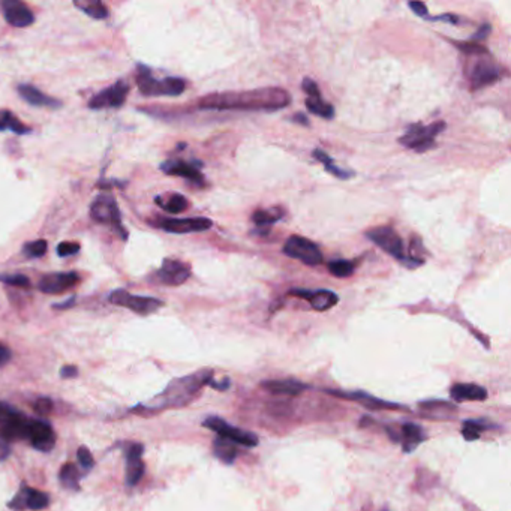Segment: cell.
I'll return each mask as SVG.
<instances>
[{
  "label": "cell",
  "mask_w": 511,
  "mask_h": 511,
  "mask_svg": "<svg viewBox=\"0 0 511 511\" xmlns=\"http://www.w3.org/2000/svg\"><path fill=\"white\" fill-rule=\"evenodd\" d=\"M291 96L281 87H263L245 91H225L207 95L198 100L199 110L279 111L290 105Z\"/></svg>",
  "instance_id": "1"
},
{
  "label": "cell",
  "mask_w": 511,
  "mask_h": 511,
  "mask_svg": "<svg viewBox=\"0 0 511 511\" xmlns=\"http://www.w3.org/2000/svg\"><path fill=\"white\" fill-rule=\"evenodd\" d=\"M212 378L213 371H201L194 375L183 376V378L171 381L168 387L159 396L162 398L161 408H180L188 405Z\"/></svg>",
  "instance_id": "2"
},
{
  "label": "cell",
  "mask_w": 511,
  "mask_h": 511,
  "mask_svg": "<svg viewBox=\"0 0 511 511\" xmlns=\"http://www.w3.org/2000/svg\"><path fill=\"white\" fill-rule=\"evenodd\" d=\"M366 237L369 239L376 246L381 248L384 252H387L393 258L399 259V261L409 267V269H415V267L423 265L424 259H418L414 257H406L404 240L400 239L399 234L391 227H376L366 232Z\"/></svg>",
  "instance_id": "3"
},
{
  "label": "cell",
  "mask_w": 511,
  "mask_h": 511,
  "mask_svg": "<svg viewBox=\"0 0 511 511\" xmlns=\"http://www.w3.org/2000/svg\"><path fill=\"white\" fill-rule=\"evenodd\" d=\"M137 86L144 96H179L186 90V81L177 77L157 80L147 66L138 65Z\"/></svg>",
  "instance_id": "4"
},
{
  "label": "cell",
  "mask_w": 511,
  "mask_h": 511,
  "mask_svg": "<svg viewBox=\"0 0 511 511\" xmlns=\"http://www.w3.org/2000/svg\"><path fill=\"white\" fill-rule=\"evenodd\" d=\"M90 216L91 219L98 224L110 225V227L119 234L122 240L128 239V231L123 228L122 225V215L117 206L116 199L111 194H100L98 195L94 203L90 206Z\"/></svg>",
  "instance_id": "5"
},
{
  "label": "cell",
  "mask_w": 511,
  "mask_h": 511,
  "mask_svg": "<svg viewBox=\"0 0 511 511\" xmlns=\"http://www.w3.org/2000/svg\"><path fill=\"white\" fill-rule=\"evenodd\" d=\"M446 122L438 120L433 122L429 127H422V124H413L404 137L399 138V142L406 149L417 150V152H426L435 147V138L446 129Z\"/></svg>",
  "instance_id": "6"
},
{
  "label": "cell",
  "mask_w": 511,
  "mask_h": 511,
  "mask_svg": "<svg viewBox=\"0 0 511 511\" xmlns=\"http://www.w3.org/2000/svg\"><path fill=\"white\" fill-rule=\"evenodd\" d=\"M282 252L290 257L298 259L309 267L320 265L323 263V254L312 240L301 236H291L282 248Z\"/></svg>",
  "instance_id": "7"
},
{
  "label": "cell",
  "mask_w": 511,
  "mask_h": 511,
  "mask_svg": "<svg viewBox=\"0 0 511 511\" xmlns=\"http://www.w3.org/2000/svg\"><path fill=\"white\" fill-rule=\"evenodd\" d=\"M110 303L120 306V307H127L129 311L135 312L138 315H150L155 314L157 309H161L165 306L162 300L155 298V297H142V296H133L131 292L124 291V290H116L113 291L110 297Z\"/></svg>",
  "instance_id": "8"
},
{
  "label": "cell",
  "mask_w": 511,
  "mask_h": 511,
  "mask_svg": "<svg viewBox=\"0 0 511 511\" xmlns=\"http://www.w3.org/2000/svg\"><path fill=\"white\" fill-rule=\"evenodd\" d=\"M203 426L213 431L217 437L228 439L236 444V446H243L248 448H254L258 446V438L255 433L239 429V427H232L230 423L222 420L219 417H207L203 422Z\"/></svg>",
  "instance_id": "9"
},
{
  "label": "cell",
  "mask_w": 511,
  "mask_h": 511,
  "mask_svg": "<svg viewBox=\"0 0 511 511\" xmlns=\"http://www.w3.org/2000/svg\"><path fill=\"white\" fill-rule=\"evenodd\" d=\"M129 85L127 81H116L111 87L99 91L89 100V107L91 110H104V108H120L129 95Z\"/></svg>",
  "instance_id": "10"
},
{
  "label": "cell",
  "mask_w": 511,
  "mask_h": 511,
  "mask_svg": "<svg viewBox=\"0 0 511 511\" xmlns=\"http://www.w3.org/2000/svg\"><path fill=\"white\" fill-rule=\"evenodd\" d=\"M191 273L192 269L188 263L174 258H165L161 269L155 273V278L159 283H164L166 287H179L191 278Z\"/></svg>",
  "instance_id": "11"
},
{
  "label": "cell",
  "mask_w": 511,
  "mask_h": 511,
  "mask_svg": "<svg viewBox=\"0 0 511 511\" xmlns=\"http://www.w3.org/2000/svg\"><path fill=\"white\" fill-rule=\"evenodd\" d=\"M159 228L173 234H189V232H203L212 228L213 222L207 217H164L157 221Z\"/></svg>",
  "instance_id": "12"
},
{
  "label": "cell",
  "mask_w": 511,
  "mask_h": 511,
  "mask_svg": "<svg viewBox=\"0 0 511 511\" xmlns=\"http://www.w3.org/2000/svg\"><path fill=\"white\" fill-rule=\"evenodd\" d=\"M81 278L77 272H66V273H50L41 278L38 282V290L44 294H62L77 287Z\"/></svg>",
  "instance_id": "13"
},
{
  "label": "cell",
  "mask_w": 511,
  "mask_h": 511,
  "mask_svg": "<svg viewBox=\"0 0 511 511\" xmlns=\"http://www.w3.org/2000/svg\"><path fill=\"white\" fill-rule=\"evenodd\" d=\"M324 393H327V395H330V396H334V398H339V399H347V400L357 402V404L363 405L367 409H371V411H380V409H406L405 406L395 404V402H389V400L373 398L372 395H369V393H365V391H343V390L325 389Z\"/></svg>",
  "instance_id": "14"
},
{
  "label": "cell",
  "mask_w": 511,
  "mask_h": 511,
  "mask_svg": "<svg viewBox=\"0 0 511 511\" xmlns=\"http://www.w3.org/2000/svg\"><path fill=\"white\" fill-rule=\"evenodd\" d=\"M50 504V497L47 493L32 489L26 483L21 484V488L17 493L15 498L10 502V508L15 511H24V510H32V511H39L47 508Z\"/></svg>",
  "instance_id": "15"
},
{
  "label": "cell",
  "mask_w": 511,
  "mask_h": 511,
  "mask_svg": "<svg viewBox=\"0 0 511 511\" xmlns=\"http://www.w3.org/2000/svg\"><path fill=\"white\" fill-rule=\"evenodd\" d=\"M28 439L39 451H52L56 446V433L50 423L44 420H30Z\"/></svg>",
  "instance_id": "16"
},
{
  "label": "cell",
  "mask_w": 511,
  "mask_h": 511,
  "mask_svg": "<svg viewBox=\"0 0 511 511\" xmlns=\"http://www.w3.org/2000/svg\"><path fill=\"white\" fill-rule=\"evenodd\" d=\"M501 78V66L493 63L492 61H481L474 65V68L469 74V81H471L472 90H480L488 87Z\"/></svg>",
  "instance_id": "17"
},
{
  "label": "cell",
  "mask_w": 511,
  "mask_h": 511,
  "mask_svg": "<svg viewBox=\"0 0 511 511\" xmlns=\"http://www.w3.org/2000/svg\"><path fill=\"white\" fill-rule=\"evenodd\" d=\"M291 296H297L307 300L311 303L312 309L318 312H325L329 309L334 307L338 305L339 297L336 292H333L330 290H291L290 291Z\"/></svg>",
  "instance_id": "18"
},
{
  "label": "cell",
  "mask_w": 511,
  "mask_h": 511,
  "mask_svg": "<svg viewBox=\"0 0 511 511\" xmlns=\"http://www.w3.org/2000/svg\"><path fill=\"white\" fill-rule=\"evenodd\" d=\"M5 20L14 28H28L35 21V15L30 8L20 0H5L2 3Z\"/></svg>",
  "instance_id": "19"
},
{
  "label": "cell",
  "mask_w": 511,
  "mask_h": 511,
  "mask_svg": "<svg viewBox=\"0 0 511 511\" xmlns=\"http://www.w3.org/2000/svg\"><path fill=\"white\" fill-rule=\"evenodd\" d=\"M161 170L168 175H179L194 183L195 186H204V175L194 164L180 161V159H171L161 165Z\"/></svg>",
  "instance_id": "20"
},
{
  "label": "cell",
  "mask_w": 511,
  "mask_h": 511,
  "mask_svg": "<svg viewBox=\"0 0 511 511\" xmlns=\"http://www.w3.org/2000/svg\"><path fill=\"white\" fill-rule=\"evenodd\" d=\"M142 453H144V447L141 444H131L127 450V483L129 488L137 486L144 475Z\"/></svg>",
  "instance_id": "21"
},
{
  "label": "cell",
  "mask_w": 511,
  "mask_h": 511,
  "mask_svg": "<svg viewBox=\"0 0 511 511\" xmlns=\"http://www.w3.org/2000/svg\"><path fill=\"white\" fill-rule=\"evenodd\" d=\"M399 435V441L402 448H404L405 453H413V451L423 444L427 439V435L423 431V427H420L415 423H404L400 427V433Z\"/></svg>",
  "instance_id": "22"
},
{
  "label": "cell",
  "mask_w": 511,
  "mask_h": 511,
  "mask_svg": "<svg viewBox=\"0 0 511 511\" xmlns=\"http://www.w3.org/2000/svg\"><path fill=\"white\" fill-rule=\"evenodd\" d=\"M450 396L453 398L455 402L465 400L483 402L488 399V390L477 384H455L453 387L450 389Z\"/></svg>",
  "instance_id": "23"
},
{
  "label": "cell",
  "mask_w": 511,
  "mask_h": 511,
  "mask_svg": "<svg viewBox=\"0 0 511 511\" xmlns=\"http://www.w3.org/2000/svg\"><path fill=\"white\" fill-rule=\"evenodd\" d=\"M263 387L273 395L283 396H297L307 390V385L297 380H272L263 382Z\"/></svg>",
  "instance_id": "24"
},
{
  "label": "cell",
  "mask_w": 511,
  "mask_h": 511,
  "mask_svg": "<svg viewBox=\"0 0 511 511\" xmlns=\"http://www.w3.org/2000/svg\"><path fill=\"white\" fill-rule=\"evenodd\" d=\"M19 94L20 96L26 100L28 104L35 105V107H50V108H58L62 105L61 100L53 99L47 96L43 91L33 87L32 85H20L19 86Z\"/></svg>",
  "instance_id": "25"
},
{
  "label": "cell",
  "mask_w": 511,
  "mask_h": 511,
  "mask_svg": "<svg viewBox=\"0 0 511 511\" xmlns=\"http://www.w3.org/2000/svg\"><path fill=\"white\" fill-rule=\"evenodd\" d=\"M420 408L426 413V417L435 420H448L456 413V406L446 400H424L420 402Z\"/></svg>",
  "instance_id": "26"
},
{
  "label": "cell",
  "mask_w": 511,
  "mask_h": 511,
  "mask_svg": "<svg viewBox=\"0 0 511 511\" xmlns=\"http://www.w3.org/2000/svg\"><path fill=\"white\" fill-rule=\"evenodd\" d=\"M155 201L159 207L164 208L165 212H168L171 215L183 213L185 210H188V207H189L188 198L183 197L182 194H175V192H173V194L156 197Z\"/></svg>",
  "instance_id": "27"
},
{
  "label": "cell",
  "mask_w": 511,
  "mask_h": 511,
  "mask_svg": "<svg viewBox=\"0 0 511 511\" xmlns=\"http://www.w3.org/2000/svg\"><path fill=\"white\" fill-rule=\"evenodd\" d=\"M213 453L222 464L232 465L234 460H236L239 455V451H237L236 444L225 438L217 437L213 442Z\"/></svg>",
  "instance_id": "28"
},
{
  "label": "cell",
  "mask_w": 511,
  "mask_h": 511,
  "mask_svg": "<svg viewBox=\"0 0 511 511\" xmlns=\"http://www.w3.org/2000/svg\"><path fill=\"white\" fill-rule=\"evenodd\" d=\"M314 157L316 159V161H320L324 166H325V171L330 173L331 175H334V177H338L340 180H348L354 175L353 171H347L343 168H339V166L334 164V161L331 159V156L327 155L325 152H323L321 149H315L314 150Z\"/></svg>",
  "instance_id": "29"
},
{
  "label": "cell",
  "mask_w": 511,
  "mask_h": 511,
  "mask_svg": "<svg viewBox=\"0 0 511 511\" xmlns=\"http://www.w3.org/2000/svg\"><path fill=\"white\" fill-rule=\"evenodd\" d=\"M0 131H11L19 133V135H24V133L30 132V128L21 123L19 117L11 111L0 110Z\"/></svg>",
  "instance_id": "30"
},
{
  "label": "cell",
  "mask_w": 511,
  "mask_h": 511,
  "mask_svg": "<svg viewBox=\"0 0 511 511\" xmlns=\"http://www.w3.org/2000/svg\"><path fill=\"white\" fill-rule=\"evenodd\" d=\"M74 5L95 20H104L108 17L107 6L99 0H75Z\"/></svg>",
  "instance_id": "31"
},
{
  "label": "cell",
  "mask_w": 511,
  "mask_h": 511,
  "mask_svg": "<svg viewBox=\"0 0 511 511\" xmlns=\"http://www.w3.org/2000/svg\"><path fill=\"white\" fill-rule=\"evenodd\" d=\"M306 107H307L309 111L316 114V116H321V117H324V119H327V120H331L333 117H334V108H333V105L327 104L321 95L307 96L306 98Z\"/></svg>",
  "instance_id": "32"
},
{
  "label": "cell",
  "mask_w": 511,
  "mask_h": 511,
  "mask_svg": "<svg viewBox=\"0 0 511 511\" xmlns=\"http://www.w3.org/2000/svg\"><path fill=\"white\" fill-rule=\"evenodd\" d=\"M80 477L81 475L77 466L71 462L65 464L61 468V474H58V479H61L63 488L68 490H80Z\"/></svg>",
  "instance_id": "33"
},
{
  "label": "cell",
  "mask_w": 511,
  "mask_h": 511,
  "mask_svg": "<svg viewBox=\"0 0 511 511\" xmlns=\"http://www.w3.org/2000/svg\"><path fill=\"white\" fill-rule=\"evenodd\" d=\"M497 424H490L486 420H466L464 422L462 427V435L466 441H475L480 438V433L483 431L495 429Z\"/></svg>",
  "instance_id": "34"
},
{
  "label": "cell",
  "mask_w": 511,
  "mask_h": 511,
  "mask_svg": "<svg viewBox=\"0 0 511 511\" xmlns=\"http://www.w3.org/2000/svg\"><path fill=\"white\" fill-rule=\"evenodd\" d=\"M282 217H283L282 208L273 207V208H267V210L255 212L252 216V221L255 222L258 228H263V227H270V225L281 221Z\"/></svg>",
  "instance_id": "35"
},
{
  "label": "cell",
  "mask_w": 511,
  "mask_h": 511,
  "mask_svg": "<svg viewBox=\"0 0 511 511\" xmlns=\"http://www.w3.org/2000/svg\"><path fill=\"white\" fill-rule=\"evenodd\" d=\"M329 270L336 278H349L354 273L356 265L353 261H348V259H336V261L329 263Z\"/></svg>",
  "instance_id": "36"
},
{
  "label": "cell",
  "mask_w": 511,
  "mask_h": 511,
  "mask_svg": "<svg viewBox=\"0 0 511 511\" xmlns=\"http://www.w3.org/2000/svg\"><path fill=\"white\" fill-rule=\"evenodd\" d=\"M47 248L48 245L45 240H35V241L26 243L23 250H24V254H26V257L29 258H41L47 254Z\"/></svg>",
  "instance_id": "37"
},
{
  "label": "cell",
  "mask_w": 511,
  "mask_h": 511,
  "mask_svg": "<svg viewBox=\"0 0 511 511\" xmlns=\"http://www.w3.org/2000/svg\"><path fill=\"white\" fill-rule=\"evenodd\" d=\"M0 282H5L19 288H30V279L24 274H0Z\"/></svg>",
  "instance_id": "38"
},
{
  "label": "cell",
  "mask_w": 511,
  "mask_h": 511,
  "mask_svg": "<svg viewBox=\"0 0 511 511\" xmlns=\"http://www.w3.org/2000/svg\"><path fill=\"white\" fill-rule=\"evenodd\" d=\"M19 414L20 411H17L11 405L5 404V402H0V427L10 424Z\"/></svg>",
  "instance_id": "39"
},
{
  "label": "cell",
  "mask_w": 511,
  "mask_h": 511,
  "mask_svg": "<svg viewBox=\"0 0 511 511\" xmlns=\"http://www.w3.org/2000/svg\"><path fill=\"white\" fill-rule=\"evenodd\" d=\"M456 45L459 47L460 52L468 54V56H486V54H488V50H486L483 45L471 43V41H469V43H459Z\"/></svg>",
  "instance_id": "40"
},
{
  "label": "cell",
  "mask_w": 511,
  "mask_h": 511,
  "mask_svg": "<svg viewBox=\"0 0 511 511\" xmlns=\"http://www.w3.org/2000/svg\"><path fill=\"white\" fill-rule=\"evenodd\" d=\"M80 250V243L75 241H63L57 246V255L58 257H71L75 255Z\"/></svg>",
  "instance_id": "41"
},
{
  "label": "cell",
  "mask_w": 511,
  "mask_h": 511,
  "mask_svg": "<svg viewBox=\"0 0 511 511\" xmlns=\"http://www.w3.org/2000/svg\"><path fill=\"white\" fill-rule=\"evenodd\" d=\"M77 457H78V462L81 464V466L87 469V471L95 466L94 456H91L90 450L87 447H80L78 451H77Z\"/></svg>",
  "instance_id": "42"
},
{
  "label": "cell",
  "mask_w": 511,
  "mask_h": 511,
  "mask_svg": "<svg viewBox=\"0 0 511 511\" xmlns=\"http://www.w3.org/2000/svg\"><path fill=\"white\" fill-rule=\"evenodd\" d=\"M35 411L41 415H48L53 411V400L48 398H39L35 404Z\"/></svg>",
  "instance_id": "43"
},
{
  "label": "cell",
  "mask_w": 511,
  "mask_h": 511,
  "mask_svg": "<svg viewBox=\"0 0 511 511\" xmlns=\"http://www.w3.org/2000/svg\"><path fill=\"white\" fill-rule=\"evenodd\" d=\"M490 30H492V28H490V24L489 23H484L483 24V26H480V29L479 30H477V33H474V35H472V38H471V43H479V41H483V39H486V38H488L489 36V33H490Z\"/></svg>",
  "instance_id": "44"
},
{
  "label": "cell",
  "mask_w": 511,
  "mask_h": 511,
  "mask_svg": "<svg viewBox=\"0 0 511 511\" xmlns=\"http://www.w3.org/2000/svg\"><path fill=\"white\" fill-rule=\"evenodd\" d=\"M301 87H303V90L307 94V96H316V95H321L320 89H318L316 83L312 81L311 78H305L303 80V85H301Z\"/></svg>",
  "instance_id": "45"
},
{
  "label": "cell",
  "mask_w": 511,
  "mask_h": 511,
  "mask_svg": "<svg viewBox=\"0 0 511 511\" xmlns=\"http://www.w3.org/2000/svg\"><path fill=\"white\" fill-rule=\"evenodd\" d=\"M409 8L414 11L415 15L422 17V19H429V11H427V6L422 2H409Z\"/></svg>",
  "instance_id": "46"
},
{
  "label": "cell",
  "mask_w": 511,
  "mask_h": 511,
  "mask_svg": "<svg viewBox=\"0 0 511 511\" xmlns=\"http://www.w3.org/2000/svg\"><path fill=\"white\" fill-rule=\"evenodd\" d=\"M12 358V351L8 348L3 343H0V367L8 365Z\"/></svg>",
  "instance_id": "47"
},
{
  "label": "cell",
  "mask_w": 511,
  "mask_h": 511,
  "mask_svg": "<svg viewBox=\"0 0 511 511\" xmlns=\"http://www.w3.org/2000/svg\"><path fill=\"white\" fill-rule=\"evenodd\" d=\"M11 455V444L0 438V462H3L5 459L10 457Z\"/></svg>",
  "instance_id": "48"
},
{
  "label": "cell",
  "mask_w": 511,
  "mask_h": 511,
  "mask_svg": "<svg viewBox=\"0 0 511 511\" xmlns=\"http://www.w3.org/2000/svg\"><path fill=\"white\" fill-rule=\"evenodd\" d=\"M77 375H78V369L75 366H65V367H62V371H61V376L65 380L75 378Z\"/></svg>",
  "instance_id": "49"
},
{
  "label": "cell",
  "mask_w": 511,
  "mask_h": 511,
  "mask_svg": "<svg viewBox=\"0 0 511 511\" xmlns=\"http://www.w3.org/2000/svg\"><path fill=\"white\" fill-rule=\"evenodd\" d=\"M207 385H210V387H213V389H216V390H219V391H224V390H228V387L231 385V381H230L228 378H225L224 381L217 382V381H215V380L212 378L210 381H208Z\"/></svg>",
  "instance_id": "50"
},
{
  "label": "cell",
  "mask_w": 511,
  "mask_h": 511,
  "mask_svg": "<svg viewBox=\"0 0 511 511\" xmlns=\"http://www.w3.org/2000/svg\"><path fill=\"white\" fill-rule=\"evenodd\" d=\"M432 20L448 21V23H453V24H456V23L459 21V19H457V17H456V15H453V14H446V15H441V17H435V19H432Z\"/></svg>",
  "instance_id": "51"
},
{
  "label": "cell",
  "mask_w": 511,
  "mask_h": 511,
  "mask_svg": "<svg viewBox=\"0 0 511 511\" xmlns=\"http://www.w3.org/2000/svg\"><path fill=\"white\" fill-rule=\"evenodd\" d=\"M292 119H294V122H297L300 124H305V127H307V124H309V119H307V117L305 114H301V113H297L294 117H292Z\"/></svg>",
  "instance_id": "52"
},
{
  "label": "cell",
  "mask_w": 511,
  "mask_h": 511,
  "mask_svg": "<svg viewBox=\"0 0 511 511\" xmlns=\"http://www.w3.org/2000/svg\"><path fill=\"white\" fill-rule=\"evenodd\" d=\"M72 305H75V297H72V298H69L68 301H66V303H61V305H54V309H68V307H71Z\"/></svg>",
  "instance_id": "53"
}]
</instances>
